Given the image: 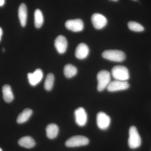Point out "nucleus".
Here are the masks:
<instances>
[{
    "label": "nucleus",
    "mask_w": 151,
    "mask_h": 151,
    "mask_svg": "<svg viewBox=\"0 0 151 151\" xmlns=\"http://www.w3.org/2000/svg\"><path fill=\"white\" fill-rule=\"evenodd\" d=\"M97 90L99 92H102L108 87L111 82V73L108 70H101L97 73Z\"/></svg>",
    "instance_id": "1"
},
{
    "label": "nucleus",
    "mask_w": 151,
    "mask_h": 151,
    "mask_svg": "<svg viewBox=\"0 0 151 151\" xmlns=\"http://www.w3.org/2000/svg\"><path fill=\"white\" fill-rule=\"evenodd\" d=\"M142 139L136 127L132 126L129 130L128 145L130 148H137L141 146Z\"/></svg>",
    "instance_id": "2"
},
{
    "label": "nucleus",
    "mask_w": 151,
    "mask_h": 151,
    "mask_svg": "<svg viewBox=\"0 0 151 151\" xmlns=\"http://www.w3.org/2000/svg\"><path fill=\"white\" fill-rule=\"evenodd\" d=\"M112 76L116 80L126 81L129 78V74L128 68L122 65H116L111 70Z\"/></svg>",
    "instance_id": "3"
},
{
    "label": "nucleus",
    "mask_w": 151,
    "mask_h": 151,
    "mask_svg": "<svg viewBox=\"0 0 151 151\" xmlns=\"http://www.w3.org/2000/svg\"><path fill=\"white\" fill-rule=\"evenodd\" d=\"M102 55L103 58L115 62H122L126 58V55L124 52L116 50H105L103 52Z\"/></svg>",
    "instance_id": "4"
},
{
    "label": "nucleus",
    "mask_w": 151,
    "mask_h": 151,
    "mask_svg": "<svg viewBox=\"0 0 151 151\" xmlns=\"http://www.w3.org/2000/svg\"><path fill=\"white\" fill-rule=\"evenodd\" d=\"M89 143V140L82 136H75L69 138L65 142V145L68 147H74L86 145Z\"/></svg>",
    "instance_id": "5"
},
{
    "label": "nucleus",
    "mask_w": 151,
    "mask_h": 151,
    "mask_svg": "<svg viewBox=\"0 0 151 151\" xmlns=\"http://www.w3.org/2000/svg\"><path fill=\"white\" fill-rule=\"evenodd\" d=\"M130 84L127 81L115 80L111 81L107 87V90L110 92L126 90L129 88Z\"/></svg>",
    "instance_id": "6"
},
{
    "label": "nucleus",
    "mask_w": 151,
    "mask_h": 151,
    "mask_svg": "<svg viewBox=\"0 0 151 151\" xmlns=\"http://www.w3.org/2000/svg\"><path fill=\"white\" fill-rule=\"evenodd\" d=\"M110 117L106 113L100 112L97 115V124L98 128L101 130H106L111 124Z\"/></svg>",
    "instance_id": "7"
},
{
    "label": "nucleus",
    "mask_w": 151,
    "mask_h": 151,
    "mask_svg": "<svg viewBox=\"0 0 151 151\" xmlns=\"http://www.w3.org/2000/svg\"><path fill=\"white\" fill-rule=\"evenodd\" d=\"M65 26L67 29L73 32H79L84 29V23L80 19L69 20L65 22Z\"/></svg>",
    "instance_id": "8"
},
{
    "label": "nucleus",
    "mask_w": 151,
    "mask_h": 151,
    "mask_svg": "<svg viewBox=\"0 0 151 151\" xmlns=\"http://www.w3.org/2000/svg\"><path fill=\"white\" fill-rule=\"evenodd\" d=\"M76 124L80 127H84L87 123V115L84 108L80 107L74 111Z\"/></svg>",
    "instance_id": "9"
},
{
    "label": "nucleus",
    "mask_w": 151,
    "mask_h": 151,
    "mask_svg": "<svg viewBox=\"0 0 151 151\" xmlns=\"http://www.w3.org/2000/svg\"><path fill=\"white\" fill-rule=\"evenodd\" d=\"M91 21L93 26L97 29H102L107 23L106 17L100 14L96 13L92 15Z\"/></svg>",
    "instance_id": "10"
},
{
    "label": "nucleus",
    "mask_w": 151,
    "mask_h": 151,
    "mask_svg": "<svg viewBox=\"0 0 151 151\" xmlns=\"http://www.w3.org/2000/svg\"><path fill=\"white\" fill-rule=\"evenodd\" d=\"M43 73L40 69H36L33 73L27 74L28 79L31 85L35 86L38 84L42 80Z\"/></svg>",
    "instance_id": "11"
},
{
    "label": "nucleus",
    "mask_w": 151,
    "mask_h": 151,
    "mask_svg": "<svg viewBox=\"0 0 151 151\" xmlns=\"http://www.w3.org/2000/svg\"><path fill=\"white\" fill-rule=\"evenodd\" d=\"M54 45L58 53L60 54L65 53L68 46L66 38L63 35L58 36L55 40Z\"/></svg>",
    "instance_id": "12"
},
{
    "label": "nucleus",
    "mask_w": 151,
    "mask_h": 151,
    "mask_svg": "<svg viewBox=\"0 0 151 151\" xmlns=\"http://www.w3.org/2000/svg\"><path fill=\"white\" fill-rule=\"evenodd\" d=\"M89 49L86 44L81 43L76 47L75 51V56L79 59H84L88 56Z\"/></svg>",
    "instance_id": "13"
},
{
    "label": "nucleus",
    "mask_w": 151,
    "mask_h": 151,
    "mask_svg": "<svg viewBox=\"0 0 151 151\" xmlns=\"http://www.w3.org/2000/svg\"><path fill=\"white\" fill-rule=\"evenodd\" d=\"M18 14L21 24L22 27H24L27 21V11L26 6L24 3L21 4L19 7Z\"/></svg>",
    "instance_id": "14"
},
{
    "label": "nucleus",
    "mask_w": 151,
    "mask_h": 151,
    "mask_svg": "<svg viewBox=\"0 0 151 151\" xmlns=\"http://www.w3.org/2000/svg\"><path fill=\"white\" fill-rule=\"evenodd\" d=\"M18 144L19 145L22 147L30 149L35 147V142L32 137L26 136L19 139L18 141Z\"/></svg>",
    "instance_id": "15"
},
{
    "label": "nucleus",
    "mask_w": 151,
    "mask_h": 151,
    "mask_svg": "<svg viewBox=\"0 0 151 151\" xmlns=\"http://www.w3.org/2000/svg\"><path fill=\"white\" fill-rule=\"evenodd\" d=\"M46 135L50 139H54L56 137L59 132V128L56 124H49L46 128Z\"/></svg>",
    "instance_id": "16"
},
{
    "label": "nucleus",
    "mask_w": 151,
    "mask_h": 151,
    "mask_svg": "<svg viewBox=\"0 0 151 151\" xmlns=\"http://www.w3.org/2000/svg\"><path fill=\"white\" fill-rule=\"evenodd\" d=\"M2 92L3 98L6 103H10L13 100L14 95L10 85L8 84L4 85L3 86Z\"/></svg>",
    "instance_id": "17"
},
{
    "label": "nucleus",
    "mask_w": 151,
    "mask_h": 151,
    "mask_svg": "<svg viewBox=\"0 0 151 151\" xmlns=\"http://www.w3.org/2000/svg\"><path fill=\"white\" fill-rule=\"evenodd\" d=\"M32 113V110L27 108L19 114L17 121L18 124H23L27 122Z\"/></svg>",
    "instance_id": "18"
},
{
    "label": "nucleus",
    "mask_w": 151,
    "mask_h": 151,
    "mask_svg": "<svg viewBox=\"0 0 151 151\" xmlns=\"http://www.w3.org/2000/svg\"><path fill=\"white\" fill-rule=\"evenodd\" d=\"M63 72L66 78H70L76 75L77 73V69L74 65L68 64L64 67Z\"/></svg>",
    "instance_id": "19"
},
{
    "label": "nucleus",
    "mask_w": 151,
    "mask_h": 151,
    "mask_svg": "<svg viewBox=\"0 0 151 151\" xmlns=\"http://www.w3.org/2000/svg\"><path fill=\"white\" fill-rule=\"evenodd\" d=\"M35 25L37 28H40L44 22L43 15L41 11L38 9L36 10L34 13Z\"/></svg>",
    "instance_id": "20"
},
{
    "label": "nucleus",
    "mask_w": 151,
    "mask_h": 151,
    "mask_svg": "<svg viewBox=\"0 0 151 151\" xmlns=\"http://www.w3.org/2000/svg\"><path fill=\"white\" fill-rule=\"evenodd\" d=\"M54 76L51 73H48L47 76L44 83L45 89L47 91H50L54 84Z\"/></svg>",
    "instance_id": "21"
},
{
    "label": "nucleus",
    "mask_w": 151,
    "mask_h": 151,
    "mask_svg": "<svg viewBox=\"0 0 151 151\" xmlns=\"http://www.w3.org/2000/svg\"><path fill=\"white\" fill-rule=\"evenodd\" d=\"M128 25L129 29L133 31L140 32L143 31L145 29L142 25L135 22H129Z\"/></svg>",
    "instance_id": "22"
},
{
    "label": "nucleus",
    "mask_w": 151,
    "mask_h": 151,
    "mask_svg": "<svg viewBox=\"0 0 151 151\" xmlns=\"http://www.w3.org/2000/svg\"><path fill=\"white\" fill-rule=\"evenodd\" d=\"M5 4V0H0V6H2Z\"/></svg>",
    "instance_id": "23"
},
{
    "label": "nucleus",
    "mask_w": 151,
    "mask_h": 151,
    "mask_svg": "<svg viewBox=\"0 0 151 151\" xmlns=\"http://www.w3.org/2000/svg\"><path fill=\"white\" fill-rule=\"evenodd\" d=\"M3 35V30L0 27V41L1 40L2 36Z\"/></svg>",
    "instance_id": "24"
},
{
    "label": "nucleus",
    "mask_w": 151,
    "mask_h": 151,
    "mask_svg": "<svg viewBox=\"0 0 151 151\" xmlns=\"http://www.w3.org/2000/svg\"><path fill=\"white\" fill-rule=\"evenodd\" d=\"M5 51V49L4 48H3L2 49V51L3 52H4Z\"/></svg>",
    "instance_id": "25"
},
{
    "label": "nucleus",
    "mask_w": 151,
    "mask_h": 151,
    "mask_svg": "<svg viewBox=\"0 0 151 151\" xmlns=\"http://www.w3.org/2000/svg\"><path fill=\"white\" fill-rule=\"evenodd\" d=\"M113 1H118V0H112Z\"/></svg>",
    "instance_id": "26"
},
{
    "label": "nucleus",
    "mask_w": 151,
    "mask_h": 151,
    "mask_svg": "<svg viewBox=\"0 0 151 151\" xmlns=\"http://www.w3.org/2000/svg\"><path fill=\"white\" fill-rule=\"evenodd\" d=\"M0 151H2V149L0 148Z\"/></svg>",
    "instance_id": "27"
},
{
    "label": "nucleus",
    "mask_w": 151,
    "mask_h": 151,
    "mask_svg": "<svg viewBox=\"0 0 151 151\" xmlns=\"http://www.w3.org/2000/svg\"><path fill=\"white\" fill-rule=\"evenodd\" d=\"M134 1H137V0H134Z\"/></svg>",
    "instance_id": "28"
}]
</instances>
